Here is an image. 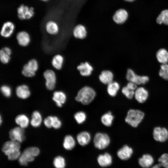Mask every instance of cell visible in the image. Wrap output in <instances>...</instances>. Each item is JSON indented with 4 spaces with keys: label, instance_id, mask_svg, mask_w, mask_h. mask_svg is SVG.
I'll list each match as a JSON object with an SVG mask.
<instances>
[{
    "label": "cell",
    "instance_id": "12",
    "mask_svg": "<svg viewBox=\"0 0 168 168\" xmlns=\"http://www.w3.org/2000/svg\"><path fill=\"white\" fill-rule=\"evenodd\" d=\"M24 129L20 127H17L11 129L9 133L11 140L19 143L22 142L25 139Z\"/></svg>",
    "mask_w": 168,
    "mask_h": 168
},
{
    "label": "cell",
    "instance_id": "20",
    "mask_svg": "<svg viewBox=\"0 0 168 168\" xmlns=\"http://www.w3.org/2000/svg\"><path fill=\"white\" fill-rule=\"evenodd\" d=\"M114 74L109 70L102 71L99 76V79L102 83L107 85L113 81Z\"/></svg>",
    "mask_w": 168,
    "mask_h": 168
},
{
    "label": "cell",
    "instance_id": "17",
    "mask_svg": "<svg viewBox=\"0 0 168 168\" xmlns=\"http://www.w3.org/2000/svg\"><path fill=\"white\" fill-rule=\"evenodd\" d=\"M80 74L83 77H88L92 73L93 70V67L88 62H82L77 67Z\"/></svg>",
    "mask_w": 168,
    "mask_h": 168
},
{
    "label": "cell",
    "instance_id": "14",
    "mask_svg": "<svg viewBox=\"0 0 168 168\" xmlns=\"http://www.w3.org/2000/svg\"><path fill=\"white\" fill-rule=\"evenodd\" d=\"M148 95V92L145 88L140 87L135 90L134 97L138 103H143L147 100Z\"/></svg>",
    "mask_w": 168,
    "mask_h": 168
},
{
    "label": "cell",
    "instance_id": "42",
    "mask_svg": "<svg viewBox=\"0 0 168 168\" xmlns=\"http://www.w3.org/2000/svg\"><path fill=\"white\" fill-rule=\"evenodd\" d=\"M53 117L52 116H49L44 119V122L47 127L50 128L52 127Z\"/></svg>",
    "mask_w": 168,
    "mask_h": 168
},
{
    "label": "cell",
    "instance_id": "30",
    "mask_svg": "<svg viewBox=\"0 0 168 168\" xmlns=\"http://www.w3.org/2000/svg\"><path fill=\"white\" fill-rule=\"evenodd\" d=\"M75 145L76 141L73 136L71 135H68L65 137L63 146L65 149L71 150L75 147Z\"/></svg>",
    "mask_w": 168,
    "mask_h": 168
},
{
    "label": "cell",
    "instance_id": "8",
    "mask_svg": "<svg viewBox=\"0 0 168 168\" xmlns=\"http://www.w3.org/2000/svg\"><path fill=\"white\" fill-rule=\"evenodd\" d=\"M126 77L128 82H133L137 85L145 84L149 80L147 76L138 75L136 74L132 69L130 68L127 70Z\"/></svg>",
    "mask_w": 168,
    "mask_h": 168
},
{
    "label": "cell",
    "instance_id": "11",
    "mask_svg": "<svg viewBox=\"0 0 168 168\" xmlns=\"http://www.w3.org/2000/svg\"><path fill=\"white\" fill-rule=\"evenodd\" d=\"M15 28V25L12 21H5L1 27L0 31L1 35L5 38L10 37L13 34Z\"/></svg>",
    "mask_w": 168,
    "mask_h": 168
},
{
    "label": "cell",
    "instance_id": "15",
    "mask_svg": "<svg viewBox=\"0 0 168 168\" xmlns=\"http://www.w3.org/2000/svg\"><path fill=\"white\" fill-rule=\"evenodd\" d=\"M44 27L46 32L52 35H57L59 30L58 23L53 20H49L47 21L45 24Z\"/></svg>",
    "mask_w": 168,
    "mask_h": 168
},
{
    "label": "cell",
    "instance_id": "41",
    "mask_svg": "<svg viewBox=\"0 0 168 168\" xmlns=\"http://www.w3.org/2000/svg\"><path fill=\"white\" fill-rule=\"evenodd\" d=\"M62 125V123L58 117L53 116L52 122V127L55 129H58Z\"/></svg>",
    "mask_w": 168,
    "mask_h": 168
},
{
    "label": "cell",
    "instance_id": "31",
    "mask_svg": "<svg viewBox=\"0 0 168 168\" xmlns=\"http://www.w3.org/2000/svg\"><path fill=\"white\" fill-rule=\"evenodd\" d=\"M156 57L160 63L166 64L168 62V51L165 49H160L156 53Z\"/></svg>",
    "mask_w": 168,
    "mask_h": 168
},
{
    "label": "cell",
    "instance_id": "23",
    "mask_svg": "<svg viewBox=\"0 0 168 168\" xmlns=\"http://www.w3.org/2000/svg\"><path fill=\"white\" fill-rule=\"evenodd\" d=\"M97 160L99 164L101 166L106 167L111 164L112 158L109 153L106 152L99 155L97 157Z\"/></svg>",
    "mask_w": 168,
    "mask_h": 168
},
{
    "label": "cell",
    "instance_id": "40",
    "mask_svg": "<svg viewBox=\"0 0 168 168\" xmlns=\"http://www.w3.org/2000/svg\"><path fill=\"white\" fill-rule=\"evenodd\" d=\"M0 90L3 95L6 97H10L12 95V89L7 85H2L1 87Z\"/></svg>",
    "mask_w": 168,
    "mask_h": 168
},
{
    "label": "cell",
    "instance_id": "33",
    "mask_svg": "<svg viewBox=\"0 0 168 168\" xmlns=\"http://www.w3.org/2000/svg\"><path fill=\"white\" fill-rule=\"evenodd\" d=\"M30 121L31 125L34 127H39L40 125L42 120L40 113L37 111H34L32 113Z\"/></svg>",
    "mask_w": 168,
    "mask_h": 168
},
{
    "label": "cell",
    "instance_id": "21",
    "mask_svg": "<svg viewBox=\"0 0 168 168\" xmlns=\"http://www.w3.org/2000/svg\"><path fill=\"white\" fill-rule=\"evenodd\" d=\"M128 15V12L125 10L120 9L115 12L113 16V19L117 24H122L126 21Z\"/></svg>",
    "mask_w": 168,
    "mask_h": 168
},
{
    "label": "cell",
    "instance_id": "26",
    "mask_svg": "<svg viewBox=\"0 0 168 168\" xmlns=\"http://www.w3.org/2000/svg\"><path fill=\"white\" fill-rule=\"evenodd\" d=\"M87 34L85 27L82 25L76 26L73 29V35L74 37L77 39H84L86 36Z\"/></svg>",
    "mask_w": 168,
    "mask_h": 168
},
{
    "label": "cell",
    "instance_id": "46",
    "mask_svg": "<svg viewBox=\"0 0 168 168\" xmlns=\"http://www.w3.org/2000/svg\"><path fill=\"white\" fill-rule=\"evenodd\" d=\"M126 1H127V2H132L133 1H134V0H124Z\"/></svg>",
    "mask_w": 168,
    "mask_h": 168
},
{
    "label": "cell",
    "instance_id": "19",
    "mask_svg": "<svg viewBox=\"0 0 168 168\" xmlns=\"http://www.w3.org/2000/svg\"><path fill=\"white\" fill-rule=\"evenodd\" d=\"M16 93L19 98L21 99H26L30 95V91L28 86L26 84H22L18 86L16 89Z\"/></svg>",
    "mask_w": 168,
    "mask_h": 168
},
{
    "label": "cell",
    "instance_id": "5",
    "mask_svg": "<svg viewBox=\"0 0 168 168\" xmlns=\"http://www.w3.org/2000/svg\"><path fill=\"white\" fill-rule=\"evenodd\" d=\"M110 139L107 133L98 132L95 135L93 138V143L95 147L97 148L102 150L106 148L110 144Z\"/></svg>",
    "mask_w": 168,
    "mask_h": 168
},
{
    "label": "cell",
    "instance_id": "2",
    "mask_svg": "<svg viewBox=\"0 0 168 168\" xmlns=\"http://www.w3.org/2000/svg\"><path fill=\"white\" fill-rule=\"evenodd\" d=\"M20 143L13 140L5 142L2 146V151L7 155L8 159L14 160L19 158L21 155Z\"/></svg>",
    "mask_w": 168,
    "mask_h": 168
},
{
    "label": "cell",
    "instance_id": "45",
    "mask_svg": "<svg viewBox=\"0 0 168 168\" xmlns=\"http://www.w3.org/2000/svg\"><path fill=\"white\" fill-rule=\"evenodd\" d=\"M41 1L44 2H47L49 1L50 0H40Z\"/></svg>",
    "mask_w": 168,
    "mask_h": 168
},
{
    "label": "cell",
    "instance_id": "4",
    "mask_svg": "<svg viewBox=\"0 0 168 168\" xmlns=\"http://www.w3.org/2000/svg\"><path fill=\"white\" fill-rule=\"evenodd\" d=\"M40 153L39 149L35 147H29L26 149L19 158V162L22 166H26L29 162L33 161L35 157Z\"/></svg>",
    "mask_w": 168,
    "mask_h": 168
},
{
    "label": "cell",
    "instance_id": "37",
    "mask_svg": "<svg viewBox=\"0 0 168 168\" xmlns=\"http://www.w3.org/2000/svg\"><path fill=\"white\" fill-rule=\"evenodd\" d=\"M159 75L162 78L168 80V64H162L160 67Z\"/></svg>",
    "mask_w": 168,
    "mask_h": 168
},
{
    "label": "cell",
    "instance_id": "6",
    "mask_svg": "<svg viewBox=\"0 0 168 168\" xmlns=\"http://www.w3.org/2000/svg\"><path fill=\"white\" fill-rule=\"evenodd\" d=\"M38 68L39 64L37 60L32 59L24 65L21 73L25 77H31L35 76Z\"/></svg>",
    "mask_w": 168,
    "mask_h": 168
},
{
    "label": "cell",
    "instance_id": "39",
    "mask_svg": "<svg viewBox=\"0 0 168 168\" xmlns=\"http://www.w3.org/2000/svg\"><path fill=\"white\" fill-rule=\"evenodd\" d=\"M158 161L161 166L168 168V153L162 154L158 159Z\"/></svg>",
    "mask_w": 168,
    "mask_h": 168
},
{
    "label": "cell",
    "instance_id": "43",
    "mask_svg": "<svg viewBox=\"0 0 168 168\" xmlns=\"http://www.w3.org/2000/svg\"><path fill=\"white\" fill-rule=\"evenodd\" d=\"M126 86L129 89L134 91H135L137 88V84L130 82H128Z\"/></svg>",
    "mask_w": 168,
    "mask_h": 168
},
{
    "label": "cell",
    "instance_id": "16",
    "mask_svg": "<svg viewBox=\"0 0 168 168\" xmlns=\"http://www.w3.org/2000/svg\"><path fill=\"white\" fill-rule=\"evenodd\" d=\"M133 152V149L128 145H125L119 149L117 152V155L120 159L126 160L131 157Z\"/></svg>",
    "mask_w": 168,
    "mask_h": 168
},
{
    "label": "cell",
    "instance_id": "10",
    "mask_svg": "<svg viewBox=\"0 0 168 168\" xmlns=\"http://www.w3.org/2000/svg\"><path fill=\"white\" fill-rule=\"evenodd\" d=\"M153 136L156 141L165 142L168 139V130L165 127H156L153 130Z\"/></svg>",
    "mask_w": 168,
    "mask_h": 168
},
{
    "label": "cell",
    "instance_id": "3",
    "mask_svg": "<svg viewBox=\"0 0 168 168\" xmlns=\"http://www.w3.org/2000/svg\"><path fill=\"white\" fill-rule=\"evenodd\" d=\"M144 115V112L141 110L130 109L127 112L125 121L132 127L136 128L143 119Z\"/></svg>",
    "mask_w": 168,
    "mask_h": 168
},
{
    "label": "cell",
    "instance_id": "34",
    "mask_svg": "<svg viewBox=\"0 0 168 168\" xmlns=\"http://www.w3.org/2000/svg\"><path fill=\"white\" fill-rule=\"evenodd\" d=\"M156 21L158 24L168 25V10L163 11L157 17Z\"/></svg>",
    "mask_w": 168,
    "mask_h": 168
},
{
    "label": "cell",
    "instance_id": "24",
    "mask_svg": "<svg viewBox=\"0 0 168 168\" xmlns=\"http://www.w3.org/2000/svg\"><path fill=\"white\" fill-rule=\"evenodd\" d=\"M139 165L143 168L151 167L154 162L153 156L148 154H144L138 159Z\"/></svg>",
    "mask_w": 168,
    "mask_h": 168
},
{
    "label": "cell",
    "instance_id": "18",
    "mask_svg": "<svg viewBox=\"0 0 168 168\" xmlns=\"http://www.w3.org/2000/svg\"><path fill=\"white\" fill-rule=\"evenodd\" d=\"M76 139L78 143L82 146L88 144L91 140V134L87 131H82L77 135Z\"/></svg>",
    "mask_w": 168,
    "mask_h": 168
},
{
    "label": "cell",
    "instance_id": "32",
    "mask_svg": "<svg viewBox=\"0 0 168 168\" xmlns=\"http://www.w3.org/2000/svg\"><path fill=\"white\" fill-rule=\"evenodd\" d=\"M15 121L17 124L23 128L27 127L29 122L28 117L24 114L17 116L15 118Z\"/></svg>",
    "mask_w": 168,
    "mask_h": 168
},
{
    "label": "cell",
    "instance_id": "9",
    "mask_svg": "<svg viewBox=\"0 0 168 168\" xmlns=\"http://www.w3.org/2000/svg\"><path fill=\"white\" fill-rule=\"evenodd\" d=\"M43 75L45 80V85L47 89L50 91L53 90L57 80L55 72L51 69H47L44 71Z\"/></svg>",
    "mask_w": 168,
    "mask_h": 168
},
{
    "label": "cell",
    "instance_id": "25",
    "mask_svg": "<svg viewBox=\"0 0 168 168\" xmlns=\"http://www.w3.org/2000/svg\"><path fill=\"white\" fill-rule=\"evenodd\" d=\"M12 54L11 49L9 47H5L0 50V60L1 63L3 64L8 63L11 58Z\"/></svg>",
    "mask_w": 168,
    "mask_h": 168
},
{
    "label": "cell",
    "instance_id": "22",
    "mask_svg": "<svg viewBox=\"0 0 168 168\" xmlns=\"http://www.w3.org/2000/svg\"><path fill=\"white\" fill-rule=\"evenodd\" d=\"M52 98L58 106L61 107L66 101L67 96L64 92L58 91L54 92Z\"/></svg>",
    "mask_w": 168,
    "mask_h": 168
},
{
    "label": "cell",
    "instance_id": "29",
    "mask_svg": "<svg viewBox=\"0 0 168 168\" xmlns=\"http://www.w3.org/2000/svg\"><path fill=\"white\" fill-rule=\"evenodd\" d=\"M114 116L112 112L108 111L103 114L100 118L102 124L106 127H110L112 124Z\"/></svg>",
    "mask_w": 168,
    "mask_h": 168
},
{
    "label": "cell",
    "instance_id": "13",
    "mask_svg": "<svg viewBox=\"0 0 168 168\" xmlns=\"http://www.w3.org/2000/svg\"><path fill=\"white\" fill-rule=\"evenodd\" d=\"M16 38L18 44L21 47H26L30 42V35L25 30L18 32L16 35Z\"/></svg>",
    "mask_w": 168,
    "mask_h": 168
},
{
    "label": "cell",
    "instance_id": "38",
    "mask_svg": "<svg viewBox=\"0 0 168 168\" xmlns=\"http://www.w3.org/2000/svg\"><path fill=\"white\" fill-rule=\"evenodd\" d=\"M121 92L122 94L129 99H131L134 97L135 91L129 89L126 86L122 88Z\"/></svg>",
    "mask_w": 168,
    "mask_h": 168
},
{
    "label": "cell",
    "instance_id": "28",
    "mask_svg": "<svg viewBox=\"0 0 168 168\" xmlns=\"http://www.w3.org/2000/svg\"><path fill=\"white\" fill-rule=\"evenodd\" d=\"M120 87V85L118 82L113 81L107 85V93L110 96L114 97L117 95Z\"/></svg>",
    "mask_w": 168,
    "mask_h": 168
},
{
    "label": "cell",
    "instance_id": "35",
    "mask_svg": "<svg viewBox=\"0 0 168 168\" xmlns=\"http://www.w3.org/2000/svg\"><path fill=\"white\" fill-rule=\"evenodd\" d=\"M74 118L76 122L80 124H82L86 121L87 115L84 112L80 111L77 112L74 114Z\"/></svg>",
    "mask_w": 168,
    "mask_h": 168
},
{
    "label": "cell",
    "instance_id": "7",
    "mask_svg": "<svg viewBox=\"0 0 168 168\" xmlns=\"http://www.w3.org/2000/svg\"><path fill=\"white\" fill-rule=\"evenodd\" d=\"M17 13L18 17L19 19L22 20H29L34 16L35 11L33 7L21 4L18 7Z\"/></svg>",
    "mask_w": 168,
    "mask_h": 168
},
{
    "label": "cell",
    "instance_id": "36",
    "mask_svg": "<svg viewBox=\"0 0 168 168\" xmlns=\"http://www.w3.org/2000/svg\"><path fill=\"white\" fill-rule=\"evenodd\" d=\"M53 164L56 168H64L65 162L64 158L61 156L56 157L54 158Z\"/></svg>",
    "mask_w": 168,
    "mask_h": 168
},
{
    "label": "cell",
    "instance_id": "27",
    "mask_svg": "<svg viewBox=\"0 0 168 168\" xmlns=\"http://www.w3.org/2000/svg\"><path fill=\"white\" fill-rule=\"evenodd\" d=\"M64 61L63 56L60 54H57L54 56L51 60L53 67L57 70H61L63 66Z\"/></svg>",
    "mask_w": 168,
    "mask_h": 168
},
{
    "label": "cell",
    "instance_id": "1",
    "mask_svg": "<svg viewBox=\"0 0 168 168\" xmlns=\"http://www.w3.org/2000/svg\"><path fill=\"white\" fill-rule=\"evenodd\" d=\"M96 95V92L93 88L88 86H85L78 91L75 99L77 101L87 105L94 100Z\"/></svg>",
    "mask_w": 168,
    "mask_h": 168
},
{
    "label": "cell",
    "instance_id": "44",
    "mask_svg": "<svg viewBox=\"0 0 168 168\" xmlns=\"http://www.w3.org/2000/svg\"><path fill=\"white\" fill-rule=\"evenodd\" d=\"M161 166V165L159 164H156L153 166H152L150 168H160Z\"/></svg>",
    "mask_w": 168,
    "mask_h": 168
}]
</instances>
